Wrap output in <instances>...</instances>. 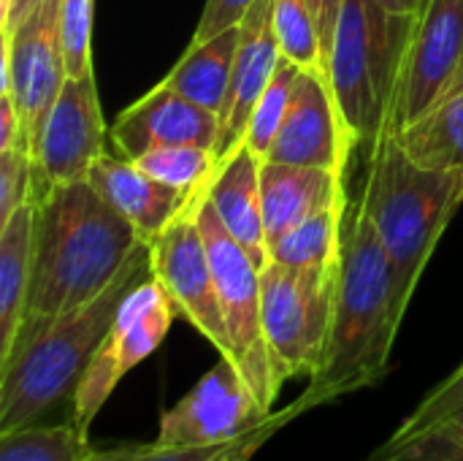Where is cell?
<instances>
[{
    "mask_svg": "<svg viewBox=\"0 0 463 461\" xmlns=\"http://www.w3.org/2000/svg\"><path fill=\"white\" fill-rule=\"evenodd\" d=\"M35 206L33 277L11 356L49 323L103 293L144 245L90 179L52 187Z\"/></svg>",
    "mask_w": 463,
    "mask_h": 461,
    "instance_id": "6da1fadb",
    "label": "cell"
},
{
    "mask_svg": "<svg viewBox=\"0 0 463 461\" xmlns=\"http://www.w3.org/2000/svg\"><path fill=\"white\" fill-rule=\"evenodd\" d=\"M402 321L393 261L364 204H358L350 226L345 223L326 353L307 391L293 402L296 410L307 413L380 383Z\"/></svg>",
    "mask_w": 463,
    "mask_h": 461,
    "instance_id": "7a4b0ae2",
    "label": "cell"
},
{
    "mask_svg": "<svg viewBox=\"0 0 463 461\" xmlns=\"http://www.w3.org/2000/svg\"><path fill=\"white\" fill-rule=\"evenodd\" d=\"M146 277H152L149 245H141L103 293L49 323L0 367V432L38 424L60 399L73 397L119 304Z\"/></svg>",
    "mask_w": 463,
    "mask_h": 461,
    "instance_id": "3957f363",
    "label": "cell"
},
{
    "mask_svg": "<svg viewBox=\"0 0 463 461\" xmlns=\"http://www.w3.org/2000/svg\"><path fill=\"white\" fill-rule=\"evenodd\" d=\"M361 204L393 261L396 302L399 312L407 315L445 228L463 204V168L415 166L391 133H380L372 141Z\"/></svg>",
    "mask_w": 463,
    "mask_h": 461,
    "instance_id": "277c9868",
    "label": "cell"
},
{
    "mask_svg": "<svg viewBox=\"0 0 463 461\" xmlns=\"http://www.w3.org/2000/svg\"><path fill=\"white\" fill-rule=\"evenodd\" d=\"M412 22L380 0H345L328 52V84L353 144L383 130Z\"/></svg>",
    "mask_w": 463,
    "mask_h": 461,
    "instance_id": "5b68a950",
    "label": "cell"
},
{
    "mask_svg": "<svg viewBox=\"0 0 463 461\" xmlns=\"http://www.w3.org/2000/svg\"><path fill=\"white\" fill-rule=\"evenodd\" d=\"M195 220L203 234L214 283H217V296L231 337V361L252 389L260 408L271 416L274 413L271 405L277 402L282 386L274 378L266 331H263L260 269L247 255V250L228 234L209 196H201L195 201Z\"/></svg>",
    "mask_w": 463,
    "mask_h": 461,
    "instance_id": "8992f818",
    "label": "cell"
},
{
    "mask_svg": "<svg viewBox=\"0 0 463 461\" xmlns=\"http://www.w3.org/2000/svg\"><path fill=\"white\" fill-rule=\"evenodd\" d=\"M336 269L304 272L269 264L260 272L263 291V331L271 370L279 386L298 375H315L334 315Z\"/></svg>",
    "mask_w": 463,
    "mask_h": 461,
    "instance_id": "52a82bcc",
    "label": "cell"
},
{
    "mask_svg": "<svg viewBox=\"0 0 463 461\" xmlns=\"http://www.w3.org/2000/svg\"><path fill=\"white\" fill-rule=\"evenodd\" d=\"M463 68V0H426L415 16L385 122L380 133H402L439 106Z\"/></svg>",
    "mask_w": 463,
    "mask_h": 461,
    "instance_id": "ba28073f",
    "label": "cell"
},
{
    "mask_svg": "<svg viewBox=\"0 0 463 461\" xmlns=\"http://www.w3.org/2000/svg\"><path fill=\"white\" fill-rule=\"evenodd\" d=\"M174 315L176 307L155 277H146L125 296L111 331L106 334L71 397L73 424L79 429L90 432L95 416L103 410L122 378L163 345Z\"/></svg>",
    "mask_w": 463,
    "mask_h": 461,
    "instance_id": "9c48e42d",
    "label": "cell"
},
{
    "mask_svg": "<svg viewBox=\"0 0 463 461\" xmlns=\"http://www.w3.org/2000/svg\"><path fill=\"white\" fill-rule=\"evenodd\" d=\"M0 92H11L14 98L24 128V144L33 158L46 117L68 79L60 38V0H43L11 38H0Z\"/></svg>",
    "mask_w": 463,
    "mask_h": 461,
    "instance_id": "30bf717a",
    "label": "cell"
},
{
    "mask_svg": "<svg viewBox=\"0 0 463 461\" xmlns=\"http://www.w3.org/2000/svg\"><path fill=\"white\" fill-rule=\"evenodd\" d=\"M274 416V413H271ZM225 356L168 410L160 413L157 443L176 448L233 443L271 418Z\"/></svg>",
    "mask_w": 463,
    "mask_h": 461,
    "instance_id": "8fae6325",
    "label": "cell"
},
{
    "mask_svg": "<svg viewBox=\"0 0 463 461\" xmlns=\"http://www.w3.org/2000/svg\"><path fill=\"white\" fill-rule=\"evenodd\" d=\"M149 266L152 277L163 285L171 304L176 307V315H182L198 334H203L217 356L231 359V337L222 318L206 242L195 220V204L149 245Z\"/></svg>",
    "mask_w": 463,
    "mask_h": 461,
    "instance_id": "7c38bea8",
    "label": "cell"
},
{
    "mask_svg": "<svg viewBox=\"0 0 463 461\" xmlns=\"http://www.w3.org/2000/svg\"><path fill=\"white\" fill-rule=\"evenodd\" d=\"M106 136L109 128L95 73L68 76L33 155L35 201H41L52 187L84 182L92 166L106 155Z\"/></svg>",
    "mask_w": 463,
    "mask_h": 461,
    "instance_id": "4fadbf2b",
    "label": "cell"
},
{
    "mask_svg": "<svg viewBox=\"0 0 463 461\" xmlns=\"http://www.w3.org/2000/svg\"><path fill=\"white\" fill-rule=\"evenodd\" d=\"M353 147L355 144L345 130L328 79L298 71L288 114L266 160L347 171Z\"/></svg>",
    "mask_w": 463,
    "mask_h": 461,
    "instance_id": "5bb4252c",
    "label": "cell"
},
{
    "mask_svg": "<svg viewBox=\"0 0 463 461\" xmlns=\"http://www.w3.org/2000/svg\"><path fill=\"white\" fill-rule=\"evenodd\" d=\"M109 139L128 160L160 147L195 144L214 149L220 139V117L182 92L157 84L130 103L109 128Z\"/></svg>",
    "mask_w": 463,
    "mask_h": 461,
    "instance_id": "9a60e30c",
    "label": "cell"
},
{
    "mask_svg": "<svg viewBox=\"0 0 463 461\" xmlns=\"http://www.w3.org/2000/svg\"><path fill=\"white\" fill-rule=\"evenodd\" d=\"M279 60L282 52L274 35V0H255L241 22L231 87L220 111V139L214 147L220 160H225L244 141L250 117L266 92Z\"/></svg>",
    "mask_w": 463,
    "mask_h": 461,
    "instance_id": "2e32d148",
    "label": "cell"
},
{
    "mask_svg": "<svg viewBox=\"0 0 463 461\" xmlns=\"http://www.w3.org/2000/svg\"><path fill=\"white\" fill-rule=\"evenodd\" d=\"M345 174L326 166H296L263 160L260 168V198L269 250L298 223L347 204Z\"/></svg>",
    "mask_w": 463,
    "mask_h": 461,
    "instance_id": "e0dca14e",
    "label": "cell"
},
{
    "mask_svg": "<svg viewBox=\"0 0 463 461\" xmlns=\"http://www.w3.org/2000/svg\"><path fill=\"white\" fill-rule=\"evenodd\" d=\"M98 193L138 231L144 245H152L176 217H182L198 198L187 196L146 171L128 158L103 155L90 177Z\"/></svg>",
    "mask_w": 463,
    "mask_h": 461,
    "instance_id": "ac0fdd59",
    "label": "cell"
},
{
    "mask_svg": "<svg viewBox=\"0 0 463 461\" xmlns=\"http://www.w3.org/2000/svg\"><path fill=\"white\" fill-rule=\"evenodd\" d=\"M260 168H263V158L255 155L241 141L225 160H220L217 177L209 185L206 196L217 209L228 234L247 250V255L263 272L271 264V250L263 223Z\"/></svg>",
    "mask_w": 463,
    "mask_h": 461,
    "instance_id": "d6986e66",
    "label": "cell"
},
{
    "mask_svg": "<svg viewBox=\"0 0 463 461\" xmlns=\"http://www.w3.org/2000/svg\"><path fill=\"white\" fill-rule=\"evenodd\" d=\"M35 201L19 206L0 226V364L11 356L33 277Z\"/></svg>",
    "mask_w": 463,
    "mask_h": 461,
    "instance_id": "ffe728a7",
    "label": "cell"
},
{
    "mask_svg": "<svg viewBox=\"0 0 463 461\" xmlns=\"http://www.w3.org/2000/svg\"><path fill=\"white\" fill-rule=\"evenodd\" d=\"M239 38H241V24L214 35L201 46H187L182 60L160 79V84L182 92L184 98L201 103L203 109L220 117L231 87Z\"/></svg>",
    "mask_w": 463,
    "mask_h": 461,
    "instance_id": "44dd1931",
    "label": "cell"
},
{
    "mask_svg": "<svg viewBox=\"0 0 463 461\" xmlns=\"http://www.w3.org/2000/svg\"><path fill=\"white\" fill-rule=\"evenodd\" d=\"M393 139L415 166L434 171L463 168V90L445 98Z\"/></svg>",
    "mask_w": 463,
    "mask_h": 461,
    "instance_id": "7402d4cb",
    "label": "cell"
},
{
    "mask_svg": "<svg viewBox=\"0 0 463 461\" xmlns=\"http://www.w3.org/2000/svg\"><path fill=\"white\" fill-rule=\"evenodd\" d=\"M345 217H347V204L326 209L298 223L271 245V261L304 272L336 269L345 242Z\"/></svg>",
    "mask_w": 463,
    "mask_h": 461,
    "instance_id": "603a6c76",
    "label": "cell"
},
{
    "mask_svg": "<svg viewBox=\"0 0 463 461\" xmlns=\"http://www.w3.org/2000/svg\"><path fill=\"white\" fill-rule=\"evenodd\" d=\"M90 454V432L79 429L73 421L0 432V461H87Z\"/></svg>",
    "mask_w": 463,
    "mask_h": 461,
    "instance_id": "cb8c5ba5",
    "label": "cell"
},
{
    "mask_svg": "<svg viewBox=\"0 0 463 461\" xmlns=\"http://www.w3.org/2000/svg\"><path fill=\"white\" fill-rule=\"evenodd\" d=\"M133 163L141 171H146L149 177H155L187 196H195V198L209 193V185L214 182L217 168H220L217 152L206 149V147H195V144L149 149V152L138 155Z\"/></svg>",
    "mask_w": 463,
    "mask_h": 461,
    "instance_id": "d4e9b609",
    "label": "cell"
},
{
    "mask_svg": "<svg viewBox=\"0 0 463 461\" xmlns=\"http://www.w3.org/2000/svg\"><path fill=\"white\" fill-rule=\"evenodd\" d=\"M274 35L282 57L296 62L301 71L328 79V54L315 11L307 0H274Z\"/></svg>",
    "mask_w": 463,
    "mask_h": 461,
    "instance_id": "484cf974",
    "label": "cell"
},
{
    "mask_svg": "<svg viewBox=\"0 0 463 461\" xmlns=\"http://www.w3.org/2000/svg\"><path fill=\"white\" fill-rule=\"evenodd\" d=\"M366 461H463V410L429 429L391 435Z\"/></svg>",
    "mask_w": 463,
    "mask_h": 461,
    "instance_id": "4316f807",
    "label": "cell"
},
{
    "mask_svg": "<svg viewBox=\"0 0 463 461\" xmlns=\"http://www.w3.org/2000/svg\"><path fill=\"white\" fill-rule=\"evenodd\" d=\"M298 65L290 62L288 57L279 60L266 92L260 95L252 117H250V125H247V136H244V144L260 155L266 160L279 128H282V120L288 114V106H290V95H293V84H296V76H298Z\"/></svg>",
    "mask_w": 463,
    "mask_h": 461,
    "instance_id": "83f0119b",
    "label": "cell"
},
{
    "mask_svg": "<svg viewBox=\"0 0 463 461\" xmlns=\"http://www.w3.org/2000/svg\"><path fill=\"white\" fill-rule=\"evenodd\" d=\"M95 0H60V38L68 76L92 73Z\"/></svg>",
    "mask_w": 463,
    "mask_h": 461,
    "instance_id": "f1b7e54d",
    "label": "cell"
},
{
    "mask_svg": "<svg viewBox=\"0 0 463 461\" xmlns=\"http://www.w3.org/2000/svg\"><path fill=\"white\" fill-rule=\"evenodd\" d=\"M458 410H463V364L420 399V405L402 421V427L393 435H412L429 429Z\"/></svg>",
    "mask_w": 463,
    "mask_h": 461,
    "instance_id": "f546056e",
    "label": "cell"
},
{
    "mask_svg": "<svg viewBox=\"0 0 463 461\" xmlns=\"http://www.w3.org/2000/svg\"><path fill=\"white\" fill-rule=\"evenodd\" d=\"M239 440L222 446H198V448H176V446H163L157 440L146 446L136 443V446H117V448H92L87 461H217Z\"/></svg>",
    "mask_w": 463,
    "mask_h": 461,
    "instance_id": "4dcf8cb0",
    "label": "cell"
},
{
    "mask_svg": "<svg viewBox=\"0 0 463 461\" xmlns=\"http://www.w3.org/2000/svg\"><path fill=\"white\" fill-rule=\"evenodd\" d=\"M30 201H35L33 158L24 149L0 152V226Z\"/></svg>",
    "mask_w": 463,
    "mask_h": 461,
    "instance_id": "1f68e13d",
    "label": "cell"
},
{
    "mask_svg": "<svg viewBox=\"0 0 463 461\" xmlns=\"http://www.w3.org/2000/svg\"><path fill=\"white\" fill-rule=\"evenodd\" d=\"M252 3L255 0H206L203 14H201L195 33L190 38V46H201V43L212 41L214 35L241 24L252 8Z\"/></svg>",
    "mask_w": 463,
    "mask_h": 461,
    "instance_id": "d6a6232c",
    "label": "cell"
},
{
    "mask_svg": "<svg viewBox=\"0 0 463 461\" xmlns=\"http://www.w3.org/2000/svg\"><path fill=\"white\" fill-rule=\"evenodd\" d=\"M296 416H301V413L296 410V405H290V408L282 410V413H274L263 427H258L255 432L244 435L231 451H225L217 461H250L263 446H266V443H269V440H271V437H274V435H277V432H279V429H282V427H285V424H290Z\"/></svg>",
    "mask_w": 463,
    "mask_h": 461,
    "instance_id": "836d02e7",
    "label": "cell"
},
{
    "mask_svg": "<svg viewBox=\"0 0 463 461\" xmlns=\"http://www.w3.org/2000/svg\"><path fill=\"white\" fill-rule=\"evenodd\" d=\"M5 149H24L27 152L22 117H19V109L11 98V92H0V152H5Z\"/></svg>",
    "mask_w": 463,
    "mask_h": 461,
    "instance_id": "e575fe53",
    "label": "cell"
},
{
    "mask_svg": "<svg viewBox=\"0 0 463 461\" xmlns=\"http://www.w3.org/2000/svg\"><path fill=\"white\" fill-rule=\"evenodd\" d=\"M307 3L315 11L317 27H320V35H323V46H326V54H328L331 52V43H334L336 22H339V14H342L345 0H307Z\"/></svg>",
    "mask_w": 463,
    "mask_h": 461,
    "instance_id": "d590c367",
    "label": "cell"
},
{
    "mask_svg": "<svg viewBox=\"0 0 463 461\" xmlns=\"http://www.w3.org/2000/svg\"><path fill=\"white\" fill-rule=\"evenodd\" d=\"M43 0H14V5H11V16H8V22L0 27V38H11L33 14H35V8L41 5Z\"/></svg>",
    "mask_w": 463,
    "mask_h": 461,
    "instance_id": "8d00e7d4",
    "label": "cell"
},
{
    "mask_svg": "<svg viewBox=\"0 0 463 461\" xmlns=\"http://www.w3.org/2000/svg\"><path fill=\"white\" fill-rule=\"evenodd\" d=\"M391 14H396V16H402V19H410V22H415V16L420 14V8H423V3L426 0H380Z\"/></svg>",
    "mask_w": 463,
    "mask_h": 461,
    "instance_id": "74e56055",
    "label": "cell"
},
{
    "mask_svg": "<svg viewBox=\"0 0 463 461\" xmlns=\"http://www.w3.org/2000/svg\"><path fill=\"white\" fill-rule=\"evenodd\" d=\"M11 5H14V0H0V27L8 22V16H11Z\"/></svg>",
    "mask_w": 463,
    "mask_h": 461,
    "instance_id": "f35d334b",
    "label": "cell"
},
{
    "mask_svg": "<svg viewBox=\"0 0 463 461\" xmlns=\"http://www.w3.org/2000/svg\"><path fill=\"white\" fill-rule=\"evenodd\" d=\"M463 90V68H461V73H458V79H456V84H453V90H450V95H456V92H461ZM448 95V98H450Z\"/></svg>",
    "mask_w": 463,
    "mask_h": 461,
    "instance_id": "ab89813d",
    "label": "cell"
}]
</instances>
